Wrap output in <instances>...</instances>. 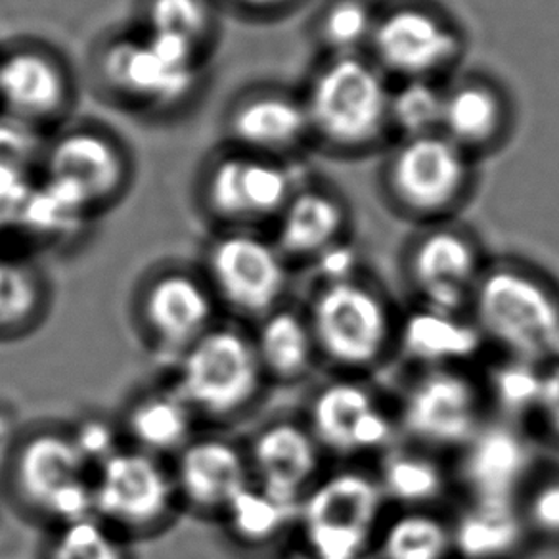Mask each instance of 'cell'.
<instances>
[{"label": "cell", "instance_id": "cell-3", "mask_svg": "<svg viewBox=\"0 0 559 559\" xmlns=\"http://www.w3.org/2000/svg\"><path fill=\"white\" fill-rule=\"evenodd\" d=\"M319 357L358 372L381 362L396 342L385 297L362 280L322 284L307 311Z\"/></svg>", "mask_w": 559, "mask_h": 559}, {"label": "cell", "instance_id": "cell-26", "mask_svg": "<svg viewBox=\"0 0 559 559\" xmlns=\"http://www.w3.org/2000/svg\"><path fill=\"white\" fill-rule=\"evenodd\" d=\"M280 251L288 259H317L340 243L345 228L342 203L319 190L296 192L278 217Z\"/></svg>", "mask_w": 559, "mask_h": 559}, {"label": "cell", "instance_id": "cell-20", "mask_svg": "<svg viewBox=\"0 0 559 559\" xmlns=\"http://www.w3.org/2000/svg\"><path fill=\"white\" fill-rule=\"evenodd\" d=\"M372 45L388 70L406 79H429L459 56V37L436 14L399 9L380 20Z\"/></svg>", "mask_w": 559, "mask_h": 559}, {"label": "cell", "instance_id": "cell-43", "mask_svg": "<svg viewBox=\"0 0 559 559\" xmlns=\"http://www.w3.org/2000/svg\"><path fill=\"white\" fill-rule=\"evenodd\" d=\"M241 7L253 10H272L278 9L282 4H286L288 0H236Z\"/></svg>", "mask_w": 559, "mask_h": 559}, {"label": "cell", "instance_id": "cell-41", "mask_svg": "<svg viewBox=\"0 0 559 559\" xmlns=\"http://www.w3.org/2000/svg\"><path fill=\"white\" fill-rule=\"evenodd\" d=\"M33 187L27 169L0 159V210L17 218V211L22 210Z\"/></svg>", "mask_w": 559, "mask_h": 559}, {"label": "cell", "instance_id": "cell-18", "mask_svg": "<svg viewBox=\"0 0 559 559\" xmlns=\"http://www.w3.org/2000/svg\"><path fill=\"white\" fill-rule=\"evenodd\" d=\"M248 460L259 489L289 504H301L319 481L322 449L304 424L276 419L253 437Z\"/></svg>", "mask_w": 559, "mask_h": 559}, {"label": "cell", "instance_id": "cell-9", "mask_svg": "<svg viewBox=\"0 0 559 559\" xmlns=\"http://www.w3.org/2000/svg\"><path fill=\"white\" fill-rule=\"evenodd\" d=\"M177 502L171 469L148 452L117 449L94 467L93 515L116 533L159 528Z\"/></svg>", "mask_w": 559, "mask_h": 559}, {"label": "cell", "instance_id": "cell-35", "mask_svg": "<svg viewBox=\"0 0 559 559\" xmlns=\"http://www.w3.org/2000/svg\"><path fill=\"white\" fill-rule=\"evenodd\" d=\"M543 366L523 358L508 357L490 372L487 393L508 416L535 414Z\"/></svg>", "mask_w": 559, "mask_h": 559}, {"label": "cell", "instance_id": "cell-30", "mask_svg": "<svg viewBox=\"0 0 559 559\" xmlns=\"http://www.w3.org/2000/svg\"><path fill=\"white\" fill-rule=\"evenodd\" d=\"M502 117V102L490 86L466 83L444 93L441 134L462 150L477 148L497 136Z\"/></svg>", "mask_w": 559, "mask_h": 559}, {"label": "cell", "instance_id": "cell-27", "mask_svg": "<svg viewBox=\"0 0 559 559\" xmlns=\"http://www.w3.org/2000/svg\"><path fill=\"white\" fill-rule=\"evenodd\" d=\"M195 412L182 396L171 391H156L140 396L124 414V431L134 449L162 459L179 454L194 439Z\"/></svg>", "mask_w": 559, "mask_h": 559}, {"label": "cell", "instance_id": "cell-29", "mask_svg": "<svg viewBox=\"0 0 559 559\" xmlns=\"http://www.w3.org/2000/svg\"><path fill=\"white\" fill-rule=\"evenodd\" d=\"M372 550L378 559H452L451 521L433 510H401L383 520Z\"/></svg>", "mask_w": 559, "mask_h": 559}, {"label": "cell", "instance_id": "cell-4", "mask_svg": "<svg viewBox=\"0 0 559 559\" xmlns=\"http://www.w3.org/2000/svg\"><path fill=\"white\" fill-rule=\"evenodd\" d=\"M264 380L253 337L240 328L213 326L180 353L175 391L195 414L233 418L255 403Z\"/></svg>", "mask_w": 559, "mask_h": 559}, {"label": "cell", "instance_id": "cell-13", "mask_svg": "<svg viewBox=\"0 0 559 559\" xmlns=\"http://www.w3.org/2000/svg\"><path fill=\"white\" fill-rule=\"evenodd\" d=\"M459 452L467 500L520 504L531 483L535 452L513 421H485Z\"/></svg>", "mask_w": 559, "mask_h": 559}, {"label": "cell", "instance_id": "cell-36", "mask_svg": "<svg viewBox=\"0 0 559 559\" xmlns=\"http://www.w3.org/2000/svg\"><path fill=\"white\" fill-rule=\"evenodd\" d=\"M48 559H127V556L116 531L93 515L62 525Z\"/></svg>", "mask_w": 559, "mask_h": 559}, {"label": "cell", "instance_id": "cell-34", "mask_svg": "<svg viewBox=\"0 0 559 559\" xmlns=\"http://www.w3.org/2000/svg\"><path fill=\"white\" fill-rule=\"evenodd\" d=\"M213 29L207 0H148L146 32L169 35L203 48Z\"/></svg>", "mask_w": 559, "mask_h": 559}, {"label": "cell", "instance_id": "cell-12", "mask_svg": "<svg viewBox=\"0 0 559 559\" xmlns=\"http://www.w3.org/2000/svg\"><path fill=\"white\" fill-rule=\"evenodd\" d=\"M294 194L292 177L282 165L251 154L221 157L203 185L211 215L240 225L280 217Z\"/></svg>", "mask_w": 559, "mask_h": 559}, {"label": "cell", "instance_id": "cell-21", "mask_svg": "<svg viewBox=\"0 0 559 559\" xmlns=\"http://www.w3.org/2000/svg\"><path fill=\"white\" fill-rule=\"evenodd\" d=\"M70 96V78L55 56L17 48L0 58V104L9 116L37 127L62 116Z\"/></svg>", "mask_w": 559, "mask_h": 559}, {"label": "cell", "instance_id": "cell-32", "mask_svg": "<svg viewBox=\"0 0 559 559\" xmlns=\"http://www.w3.org/2000/svg\"><path fill=\"white\" fill-rule=\"evenodd\" d=\"M45 292L32 266L0 253V334H14L39 319Z\"/></svg>", "mask_w": 559, "mask_h": 559}, {"label": "cell", "instance_id": "cell-22", "mask_svg": "<svg viewBox=\"0 0 559 559\" xmlns=\"http://www.w3.org/2000/svg\"><path fill=\"white\" fill-rule=\"evenodd\" d=\"M230 132L255 156L296 148L311 132L304 102L278 93L249 96L234 108Z\"/></svg>", "mask_w": 559, "mask_h": 559}, {"label": "cell", "instance_id": "cell-16", "mask_svg": "<svg viewBox=\"0 0 559 559\" xmlns=\"http://www.w3.org/2000/svg\"><path fill=\"white\" fill-rule=\"evenodd\" d=\"M45 179L68 188L88 210L111 202L127 182V159L109 139L93 129H75L45 148Z\"/></svg>", "mask_w": 559, "mask_h": 559}, {"label": "cell", "instance_id": "cell-6", "mask_svg": "<svg viewBox=\"0 0 559 559\" xmlns=\"http://www.w3.org/2000/svg\"><path fill=\"white\" fill-rule=\"evenodd\" d=\"M91 469L71 433L39 431L17 447L12 481L25 504L62 527L93 518Z\"/></svg>", "mask_w": 559, "mask_h": 559}, {"label": "cell", "instance_id": "cell-28", "mask_svg": "<svg viewBox=\"0 0 559 559\" xmlns=\"http://www.w3.org/2000/svg\"><path fill=\"white\" fill-rule=\"evenodd\" d=\"M376 479L385 500L403 510H431L449 485L441 462L421 447H389L381 456Z\"/></svg>", "mask_w": 559, "mask_h": 559}, {"label": "cell", "instance_id": "cell-5", "mask_svg": "<svg viewBox=\"0 0 559 559\" xmlns=\"http://www.w3.org/2000/svg\"><path fill=\"white\" fill-rule=\"evenodd\" d=\"M389 98L373 66L358 56H337L314 78L304 104L311 132L340 148H362L389 123Z\"/></svg>", "mask_w": 559, "mask_h": 559}, {"label": "cell", "instance_id": "cell-44", "mask_svg": "<svg viewBox=\"0 0 559 559\" xmlns=\"http://www.w3.org/2000/svg\"><path fill=\"white\" fill-rule=\"evenodd\" d=\"M10 221H16V217L9 213V211L0 210V228L4 225H9Z\"/></svg>", "mask_w": 559, "mask_h": 559}, {"label": "cell", "instance_id": "cell-40", "mask_svg": "<svg viewBox=\"0 0 559 559\" xmlns=\"http://www.w3.org/2000/svg\"><path fill=\"white\" fill-rule=\"evenodd\" d=\"M535 416L540 419L544 431L559 441V360L543 366Z\"/></svg>", "mask_w": 559, "mask_h": 559}, {"label": "cell", "instance_id": "cell-25", "mask_svg": "<svg viewBox=\"0 0 559 559\" xmlns=\"http://www.w3.org/2000/svg\"><path fill=\"white\" fill-rule=\"evenodd\" d=\"M251 337L264 376L272 380L305 378L319 358L307 314L284 305L257 320L255 334Z\"/></svg>", "mask_w": 559, "mask_h": 559}, {"label": "cell", "instance_id": "cell-42", "mask_svg": "<svg viewBox=\"0 0 559 559\" xmlns=\"http://www.w3.org/2000/svg\"><path fill=\"white\" fill-rule=\"evenodd\" d=\"M319 264L320 278L322 284H335V282H345V280L357 278V255L353 249L335 243L332 248L320 253L317 259Z\"/></svg>", "mask_w": 559, "mask_h": 559}, {"label": "cell", "instance_id": "cell-2", "mask_svg": "<svg viewBox=\"0 0 559 559\" xmlns=\"http://www.w3.org/2000/svg\"><path fill=\"white\" fill-rule=\"evenodd\" d=\"M388 500L376 475L340 469L312 485L297 523L311 559H368Z\"/></svg>", "mask_w": 559, "mask_h": 559}, {"label": "cell", "instance_id": "cell-31", "mask_svg": "<svg viewBox=\"0 0 559 559\" xmlns=\"http://www.w3.org/2000/svg\"><path fill=\"white\" fill-rule=\"evenodd\" d=\"M223 518L238 540L261 546L282 535L292 523H297L299 504L278 500L251 483Z\"/></svg>", "mask_w": 559, "mask_h": 559}, {"label": "cell", "instance_id": "cell-17", "mask_svg": "<svg viewBox=\"0 0 559 559\" xmlns=\"http://www.w3.org/2000/svg\"><path fill=\"white\" fill-rule=\"evenodd\" d=\"M217 299L207 280L187 271H165L140 297V317L152 340L164 349L185 350L215 326Z\"/></svg>", "mask_w": 559, "mask_h": 559}, {"label": "cell", "instance_id": "cell-38", "mask_svg": "<svg viewBox=\"0 0 559 559\" xmlns=\"http://www.w3.org/2000/svg\"><path fill=\"white\" fill-rule=\"evenodd\" d=\"M520 510L528 535L559 540V474L528 483L520 500Z\"/></svg>", "mask_w": 559, "mask_h": 559}, {"label": "cell", "instance_id": "cell-39", "mask_svg": "<svg viewBox=\"0 0 559 559\" xmlns=\"http://www.w3.org/2000/svg\"><path fill=\"white\" fill-rule=\"evenodd\" d=\"M45 150L37 127L25 123L17 117L7 114L0 119V159L24 167L29 171L37 159L43 162Z\"/></svg>", "mask_w": 559, "mask_h": 559}, {"label": "cell", "instance_id": "cell-10", "mask_svg": "<svg viewBox=\"0 0 559 559\" xmlns=\"http://www.w3.org/2000/svg\"><path fill=\"white\" fill-rule=\"evenodd\" d=\"M207 284L228 311L261 320L282 307L288 289L286 257L257 234H225L207 251Z\"/></svg>", "mask_w": 559, "mask_h": 559}, {"label": "cell", "instance_id": "cell-1", "mask_svg": "<svg viewBox=\"0 0 559 559\" xmlns=\"http://www.w3.org/2000/svg\"><path fill=\"white\" fill-rule=\"evenodd\" d=\"M469 311L483 340L508 357L559 360V296L533 272L510 264L483 271Z\"/></svg>", "mask_w": 559, "mask_h": 559}, {"label": "cell", "instance_id": "cell-15", "mask_svg": "<svg viewBox=\"0 0 559 559\" xmlns=\"http://www.w3.org/2000/svg\"><path fill=\"white\" fill-rule=\"evenodd\" d=\"M408 276L421 307L464 314L483 276L481 261L467 236L436 230L412 249Z\"/></svg>", "mask_w": 559, "mask_h": 559}, {"label": "cell", "instance_id": "cell-11", "mask_svg": "<svg viewBox=\"0 0 559 559\" xmlns=\"http://www.w3.org/2000/svg\"><path fill=\"white\" fill-rule=\"evenodd\" d=\"M307 428L322 452L342 459L385 452L395 437L393 416L372 389L357 380H335L320 388L309 406Z\"/></svg>", "mask_w": 559, "mask_h": 559}, {"label": "cell", "instance_id": "cell-24", "mask_svg": "<svg viewBox=\"0 0 559 559\" xmlns=\"http://www.w3.org/2000/svg\"><path fill=\"white\" fill-rule=\"evenodd\" d=\"M454 558L512 559L528 531L520 504L467 500L451 521Z\"/></svg>", "mask_w": 559, "mask_h": 559}, {"label": "cell", "instance_id": "cell-7", "mask_svg": "<svg viewBox=\"0 0 559 559\" xmlns=\"http://www.w3.org/2000/svg\"><path fill=\"white\" fill-rule=\"evenodd\" d=\"M202 48L157 33L117 39L102 55V75L114 91L154 108L177 106L194 93Z\"/></svg>", "mask_w": 559, "mask_h": 559}, {"label": "cell", "instance_id": "cell-23", "mask_svg": "<svg viewBox=\"0 0 559 559\" xmlns=\"http://www.w3.org/2000/svg\"><path fill=\"white\" fill-rule=\"evenodd\" d=\"M481 332L474 320L454 312L421 307L396 326V342L406 357L426 368H460L481 349Z\"/></svg>", "mask_w": 559, "mask_h": 559}, {"label": "cell", "instance_id": "cell-33", "mask_svg": "<svg viewBox=\"0 0 559 559\" xmlns=\"http://www.w3.org/2000/svg\"><path fill=\"white\" fill-rule=\"evenodd\" d=\"M444 93L429 79H406L389 98V123L408 139L441 132Z\"/></svg>", "mask_w": 559, "mask_h": 559}, {"label": "cell", "instance_id": "cell-8", "mask_svg": "<svg viewBox=\"0 0 559 559\" xmlns=\"http://www.w3.org/2000/svg\"><path fill=\"white\" fill-rule=\"evenodd\" d=\"M485 424V393L460 368H424L404 391L399 426L428 451H460Z\"/></svg>", "mask_w": 559, "mask_h": 559}, {"label": "cell", "instance_id": "cell-14", "mask_svg": "<svg viewBox=\"0 0 559 559\" xmlns=\"http://www.w3.org/2000/svg\"><path fill=\"white\" fill-rule=\"evenodd\" d=\"M466 179V150L441 132L406 140L389 169L396 200L421 215L449 210L462 194Z\"/></svg>", "mask_w": 559, "mask_h": 559}, {"label": "cell", "instance_id": "cell-19", "mask_svg": "<svg viewBox=\"0 0 559 559\" xmlns=\"http://www.w3.org/2000/svg\"><path fill=\"white\" fill-rule=\"evenodd\" d=\"M171 472L179 500L210 515H225L253 483L248 452L223 437H194L177 454Z\"/></svg>", "mask_w": 559, "mask_h": 559}, {"label": "cell", "instance_id": "cell-37", "mask_svg": "<svg viewBox=\"0 0 559 559\" xmlns=\"http://www.w3.org/2000/svg\"><path fill=\"white\" fill-rule=\"evenodd\" d=\"M376 20L360 0H340L322 20V35L328 47L340 56H355L366 40L372 43Z\"/></svg>", "mask_w": 559, "mask_h": 559}]
</instances>
